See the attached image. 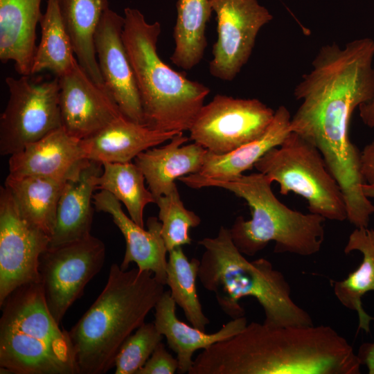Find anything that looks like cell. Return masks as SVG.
<instances>
[{
    "label": "cell",
    "mask_w": 374,
    "mask_h": 374,
    "mask_svg": "<svg viewBox=\"0 0 374 374\" xmlns=\"http://www.w3.org/2000/svg\"><path fill=\"white\" fill-rule=\"evenodd\" d=\"M374 40L364 37L341 47L322 46L294 89L301 101L290 129L315 146L335 176L355 170L361 151L352 143V114L374 96Z\"/></svg>",
    "instance_id": "cell-1"
},
{
    "label": "cell",
    "mask_w": 374,
    "mask_h": 374,
    "mask_svg": "<svg viewBox=\"0 0 374 374\" xmlns=\"http://www.w3.org/2000/svg\"><path fill=\"white\" fill-rule=\"evenodd\" d=\"M347 340L329 326L270 327L252 321L202 350L188 374H359Z\"/></svg>",
    "instance_id": "cell-2"
},
{
    "label": "cell",
    "mask_w": 374,
    "mask_h": 374,
    "mask_svg": "<svg viewBox=\"0 0 374 374\" xmlns=\"http://www.w3.org/2000/svg\"><path fill=\"white\" fill-rule=\"evenodd\" d=\"M164 292L152 271L112 264L103 290L69 331L79 374H104L113 368L121 345Z\"/></svg>",
    "instance_id": "cell-3"
},
{
    "label": "cell",
    "mask_w": 374,
    "mask_h": 374,
    "mask_svg": "<svg viewBox=\"0 0 374 374\" xmlns=\"http://www.w3.org/2000/svg\"><path fill=\"white\" fill-rule=\"evenodd\" d=\"M198 244L205 249L198 278L231 319L244 316L239 301L252 296L262 306L263 323L268 326L314 325L309 313L291 298V287L283 273L264 258L247 260L234 244L229 229L221 226L215 238H205Z\"/></svg>",
    "instance_id": "cell-4"
},
{
    "label": "cell",
    "mask_w": 374,
    "mask_h": 374,
    "mask_svg": "<svg viewBox=\"0 0 374 374\" xmlns=\"http://www.w3.org/2000/svg\"><path fill=\"white\" fill-rule=\"evenodd\" d=\"M190 188L217 187L244 199L251 218L235 220L229 232L234 244L244 255L253 256L270 241L275 242L274 252L312 256L322 247L325 229L323 217L292 210L274 194L271 182L261 172H254L232 180L222 181L190 174L179 178Z\"/></svg>",
    "instance_id": "cell-5"
},
{
    "label": "cell",
    "mask_w": 374,
    "mask_h": 374,
    "mask_svg": "<svg viewBox=\"0 0 374 374\" xmlns=\"http://www.w3.org/2000/svg\"><path fill=\"white\" fill-rule=\"evenodd\" d=\"M123 38L139 89L145 125L163 132L189 131L211 89L165 63L157 52L159 21L124 9Z\"/></svg>",
    "instance_id": "cell-6"
},
{
    "label": "cell",
    "mask_w": 374,
    "mask_h": 374,
    "mask_svg": "<svg viewBox=\"0 0 374 374\" xmlns=\"http://www.w3.org/2000/svg\"><path fill=\"white\" fill-rule=\"evenodd\" d=\"M0 307L1 373L79 374L69 331L51 314L39 283L19 287Z\"/></svg>",
    "instance_id": "cell-7"
},
{
    "label": "cell",
    "mask_w": 374,
    "mask_h": 374,
    "mask_svg": "<svg viewBox=\"0 0 374 374\" xmlns=\"http://www.w3.org/2000/svg\"><path fill=\"white\" fill-rule=\"evenodd\" d=\"M254 167L271 183L279 184L280 194L292 192L304 198L310 213L329 220H347L343 193L323 156L298 134L291 132Z\"/></svg>",
    "instance_id": "cell-8"
},
{
    "label": "cell",
    "mask_w": 374,
    "mask_h": 374,
    "mask_svg": "<svg viewBox=\"0 0 374 374\" xmlns=\"http://www.w3.org/2000/svg\"><path fill=\"white\" fill-rule=\"evenodd\" d=\"M10 96L0 116V154L12 155L62 127L59 82H36L30 75L7 77Z\"/></svg>",
    "instance_id": "cell-9"
},
{
    "label": "cell",
    "mask_w": 374,
    "mask_h": 374,
    "mask_svg": "<svg viewBox=\"0 0 374 374\" xmlns=\"http://www.w3.org/2000/svg\"><path fill=\"white\" fill-rule=\"evenodd\" d=\"M104 243L91 234L82 239L48 247L39 264V283L46 305L60 324L87 284L103 268Z\"/></svg>",
    "instance_id": "cell-10"
},
{
    "label": "cell",
    "mask_w": 374,
    "mask_h": 374,
    "mask_svg": "<svg viewBox=\"0 0 374 374\" xmlns=\"http://www.w3.org/2000/svg\"><path fill=\"white\" fill-rule=\"evenodd\" d=\"M274 114L258 99L217 94L200 109L189 138L210 152L224 154L261 136Z\"/></svg>",
    "instance_id": "cell-11"
},
{
    "label": "cell",
    "mask_w": 374,
    "mask_h": 374,
    "mask_svg": "<svg viewBox=\"0 0 374 374\" xmlns=\"http://www.w3.org/2000/svg\"><path fill=\"white\" fill-rule=\"evenodd\" d=\"M51 236L28 222L10 190L0 188V306L19 287L39 283V258Z\"/></svg>",
    "instance_id": "cell-12"
},
{
    "label": "cell",
    "mask_w": 374,
    "mask_h": 374,
    "mask_svg": "<svg viewBox=\"0 0 374 374\" xmlns=\"http://www.w3.org/2000/svg\"><path fill=\"white\" fill-rule=\"evenodd\" d=\"M216 14L217 37L208 70L212 76L232 81L248 62L261 28L272 15L257 0H209Z\"/></svg>",
    "instance_id": "cell-13"
},
{
    "label": "cell",
    "mask_w": 374,
    "mask_h": 374,
    "mask_svg": "<svg viewBox=\"0 0 374 374\" xmlns=\"http://www.w3.org/2000/svg\"><path fill=\"white\" fill-rule=\"evenodd\" d=\"M58 82L62 127L70 135L85 139L124 116L107 89L92 80L76 58Z\"/></svg>",
    "instance_id": "cell-14"
},
{
    "label": "cell",
    "mask_w": 374,
    "mask_h": 374,
    "mask_svg": "<svg viewBox=\"0 0 374 374\" xmlns=\"http://www.w3.org/2000/svg\"><path fill=\"white\" fill-rule=\"evenodd\" d=\"M124 17L111 9L103 14L95 35V48L105 87L122 114L145 125L134 73L123 38Z\"/></svg>",
    "instance_id": "cell-15"
},
{
    "label": "cell",
    "mask_w": 374,
    "mask_h": 374,
    "mask_svg": "<svg viewBox=\"0 0 374 374\" xmlns=\"http://www.w3.org/2000/svg\"><path fill=\"white\" fill-rule=\"evenodd\" d=\"M90 162L82 140L61 127L10 155L8 175L39 176L67 182L78 179Z\"/></svg>",
    "instance_id": "cell-16"
},
{
    "label": "cell",
    "mask_w": 374,
    "mask_h": 374,
    "mask_svg": "<svg viewBox=\"0 0 374 374\" xmlns=\"http://www.w3.org/2000/svg\"><path fill=\"white\" fill-rule=\"evenodd\" d=\"M93 202L98 211L109 213L124 236L126 247L120 267L127 270L135 262L140 271H152L155 278L166 285L168 249L161 233V223L157 217L147 221L148 230L138 225L122 209L121 202L110 193L100 190L93 194Z\"/></svg>",
    "instance_id": "cell-17"
},
{
    "label": "cell",
    "mask_w": 374,
    "mask_h": 374,
    "mask_svg": "<svg viewBox=\"0 0 374 374\" xmlns=\"http://www.w3.org/2000/svg\"><path fill=\"white\" fill-rule=\"evenodd\" d=\"M189 139L179 132L165 145L148 149L134 159L154 198L167 194L176 179L201 170L208 150L195 142L184 145Z\"/></svg>",
    "instance_id": "cell-18"
},
{
    "label": "cell",
    "mask_w": 374,
    "mask_h": 374,
    "mask_svg": "<svg viewBox=\"0 0 374 374\" xmlns=\"http://www.w3.org/2000/svg\"><path fill=\"white\" fill-rule=\"evenodd\" d=\"M154 324L166 337L169 348L177 354L179 373H188L193 364V356L197 350H204L213 344L228 339L242 330L247 318L232 319L213 333H206L180 321L176 315V303L170 291H165L155 308Z\"/></svg>",
    "instance_id": "cell-19"
},
{
    "label": "cell",
    "mask_w": 374,
    "mask_h": 374,
    "mask_svg": "<svg viewBox=\"0 0 374 374\" xmlns=\"http://www.w3.org/2000/svg\"><path fill=\"white\" fill-rule=\"evenodd\" d=\"M178 133L154 130L123 116L82 139V143L91 161L101 163H126L131 162L145 150L170 141Z\"/></svg>",
    "instance_id": "cell-20"
},
{
    "label": "cell",
    "mask_w": 374,
    "mask_h": 374,
    "mask_svg": "<svg viewBox=\"0 0 374 374\" xmlns=\"http://www.w3.org/2000/svg\"><path fill=\"white\" fill-rule=\"evenodd\" d=\"M41 1L0 0V60L14 62L21 75H31Z\"/></svg>",
    "instance_id": "cell-21"
},
{
    "label": "cell",
    "mask_w": 374,
    "mask_h": 374,
    "mask_svg": "<svg viewBox=\"0 0 374 374\" xmlns=\"http://www.w3.org/2000/svg\"><path fill=\"white\" fill-rule=\"evenodd\" d=\"M103 163L91 161L78 179L65 183L56 213L55 225L48 247L72 242L91 235L96 181Z\"/></svg>",
    "instance_id": "cell-22"
},
{
    "label": "cell",
    "mask_w": 374,
    "mask_h": 374,
    "mask_svg": "<svg viewBox=\"0 0 374 374\" xmlns=\"http://www.w3.org/2000/svg\"><path fill=\"white\" fill-rule=\"evenodd\" d=\"M291 114L287 107L280 106L265 132L256 140L229 153L215 154L207 152L201 170L202 177L228 181L235 179L256 163L271 148L280 145L292 132Z\"/></svg>",
    "instance_id": "cell-23"
},
{
    "label": "cell",
    "mask_w": 374,
    "mask_h": 374,
    "mask_svg": "<svg viewBox=\"0 0 374 374\" xmlns=\"http://www.w3.org/2000/svg\"><path fill=\"white\" fill-rule=\"evenodd\" d=\"M58 3L79 64L92 80L105 87L96 57L95 35L103 14L109 8V0H58Z\"/></svg>",
    "instance_id": "cell-24"
},
{
    "label": "cell",
    "mask_w": 374,
    "mask_h": 374,
    "mask_svg": "<svg viewBox=\"0 0 374 374\" xmlns=\"http://www.w3.org/2000/svg\"><path fill=\"white\" fill-rule=\"evenodd\" d=\"M359 251L363 256L359 267L342 280H331L333 291L339 301L358 315V330L370 332L373 317L364 310L362 297L374 291V230L368 227L355 228L350 234L344 251L348 254Z\"/></svg>",
    "instance_id": "cell-25"
},
{
    "label": "cell",
    "mask_w": 374,
    "mask_h": 374,
    "mask_svg": "<svg viewBox=\"0 0 374 374\" xmlns=\"http://www.w3.org/2000/svg\"><path fill=\"white\" fill-rule=\"evenodd\" d=\"M65 183L44 177L8 175L4 186L23 217L51 237Z\"/></svg>",
    "instance_id": "cell-26"
},
{
    "label": "cell",
    "mask_w": 374,
    "mask_h": 374,
    "mask_svg": "<svg viewBox=\"0 0 374 374\" xmlns=\"http://www.w3.org/2000/svg\"><path fill=\"white\" fill-rule=\"evenodd\" d=\"M176 7L175 48L170 58L177 67L188 71L204 57L207 45L206 27L213 10L209 0H178Z\"/></svg>",
    "instance_id": "cell-27"
},
{
    "label": "cell",
    "mask_w": 374,
    "mask_h": 374,
    "mask_svg": "<svg viewBox=\"0 0 374 374\" xmlns=\"http://www.w3.org/2000/svg\"><path fill=\"white\" fill-rule=\"evenodd\" d=\"M39 24L41 40L36 48L31 75L49 71L59 78L70 69L75 57L61 17L58 0H47Z\"/></svg>",
    "instance_id": "cell-28"
},
{
    "label": "cell",
    "mask_w": 374,
    "mask_h": 374,
    "mask_svg": "<svg viewBox=\"0 0 374 374\" xmlns=\"http://www.w3.org/2000/svg\"><path fill=\"white\" fill-rule=\"evenodd\" d=\"M141 169L131 162L103 163V172L96 181V190L110 193L123 203L131 219L144 227L143 211L155 198L145 186Z\"/></svg>",
    "instance_id": "cell-29"
},
{
    "label": "cell",
    "mask_w": 374,
    "mask_h": 374,
    "mask_svg": "<svg viewBox=\"0 0 374 374\" xmlns=\"http://www.w3.org/2000/svg\"><path fill=\"white\" fill-rule=\"evenodd\" d=\"M168 253L166 285L170 287L171 297L183 310L191 326L206 331V326L210 321L203 312L196 287L200 260H189L181 247H176Z\"/></svg>",
    "instance_id": "cell-30"
},
{
    "label": "cell",
    "mask_w": 374,
    "mask_h": 374,
    "mask_svg": "<svg viewBox=\"0 0 374 374\" xmlns=\"http://www.w3.org/2000/svg\"><path fill=\"white\" fill-rule=\"evenodd\" d=\"M155 201L161 223V233L168 251L190 244L189 230L199 226L201 219L184 206L177 185L167 194L155 197Z\"/></svg>",
    "instance_id": "cell-31"
},
{
    "label": "cell",
    "mask_w": 374,
    "mask_h": 374,
    "mask_svg": "<svg viewBox=\"0 0 374 374\" xmlns=\"http://www.w3.org/2000/svg\"><path fill=\"white\" fill-rule=\"evenodd\" d=\"M163 337L154 322L143 323L121 345L114 360L115 373L136 374Z\"/></svg>",
    "instance_id": "cell-32"
},
{
    "label": "cell",
    "mask_w": 374,
    "mask_h": 374,
    "mask_svg": "<svg viewBox=\"0 0 374 374\" xmlns=\"http://www.w3.org/2000/svg\"><path fill=\"white\" fill-rule=\"evenodd\" d=\"M179 362L160 342L136 374H173L178 371Z\"/></svg>",
    "instance_id": "cell-33"
},
{
    "label": "cell",
    "mask_w": 374,
    "mask_h": 374,
    "mask_svg": "<svg viewBox=\"0 0 374 374\" xmlns=\"http://www.w3.org/2000/svg\"><path fill=\"white\" fill-rule=\"evenodd\" d=\"M360 166L364 183L374 187V140L361 151Z\"/></svg>",
    "instance_id": "cell-34"
},
{
    "label": "cell",
    "mask_w": 374,
    "mask_h": 374,
    "mask_svg": "<svg viewBox=\"0 0 374 374\" xmlns=\"http://www.w3.org/2000/svg\"><path fill=\"white\" fill-rule=\"evenodd\" d=\"M374 328V317H373ZM362 366H365L369 374H374V341L363 343L357 353Z\"/></svg>",
    "instance_id": "cell-35"
},
{
    "label": "cell",
    "mask_w": 374,
    "mask_h": 374,
    "mask_svg": "<svg viewBox=\"0 0 374 374\" xmlns=\"http://www.w3.org/2000/svg\"><path fill=\"white\" fill-rule=\"evenodd\" d=\"M358 109L362 122L368 127L374 128V96L369 102L362 104Z\"/></svg>",
    "instance_id": "cell-36"
},
{
    "label": "cell",
    "mask_w": 374,
    "mask_h": 374,
    "mask_svg": "<svg viewBox=\"0 0 374 374\" xmlns=\"http://www.w3.org/2000/svg\"><path fill=\"white\" fill-rule=\"evenodd\" d=\"M363 190L364 194L368 197V198H373L374 199V187L369 186L368 184H364L363 185Z\"/></svg>",
    "instance_id": "cell-37"
}]
</instances>
